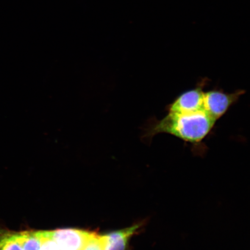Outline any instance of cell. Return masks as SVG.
<instances>
[{"instance_id": "7a4b0ae2", "label": "cell", "mask_w": 250, "mask_h": 250, "mask_svg": "<svg viewBox=\"0 0 250 250\" xmlns=\"http://www.w3.org/2000/svg\"><path fill=\"white\" fill-rule=\"evenodd\" d=\"M245 93V90L242 89L232 93L226 92L218 88L205 90L203 107L208 114L218 121L227 114Z\"/></svg>"}, {"instance_id": "ba28073f", "label": "cell", "mask_w": 250, "mask_h": 250, "mask_svg": "<svg viewBox=\"0 0 250 250\" xmlns=\"http://www.w3.org/2000/svg\"><path fill=\"white\" fill-rule=\"evenodd\" d=\"M104 236L93 233L81 250H104Z\"/></svg>"}, {"instance_id": "6da1fadb", "label": "cell", "mask_w": 250, "mask_h": 250, "mask_svg": "<svg viewBox=\"0 0 250 250\" xmlns=\"http://www.w3.org/2000/svg\"><path fill=\"white\" fill-rule=\"evenodd\" d=\"M144 133L151 140L157 134H167L184 142L199 146L214 129L217 121L205 110L192 112H169L161 120H152Z\"/></svg>"}, {"instance_id": "3957f363", "label": "cell", "mask_w": 250, "mask_h": 250, "mask_svg": "<svg viewBox=\"0 0 250 250\" xmlns=\"http://www.w3.org/2000/svg\"><path fill=\"white\" fill-rule=\"evenodd\" d=\"M208 82V79H203L193 88L180 94L167 105V111L169 112H192L205 110L203 101Z\"/></svg>"}, {"instance_id": "8992f818", "label": "cell", "mask_w": 250, "mask_h": 250, "mask_svg": "<svg viewBox=\"0 0 250 250\" xmlns=\"http://www.w3.org/2000/svg\"><path fill=\"white\" fill-rule=\"evenodd\" d=\"M16 240L24 250H40L42 246V239L39 231L37 232H13Z\"/></svg>"}, {"instance_id": "9c48e42d", "label": "cell", "mask_w": 250, "mask_h": 250, "mask_svg": "<svg viewBox=\"0 0 250 250\" xmlns=\"http://www.w3.org/2000/svg\"><path fill=\"white\" fill-rule=\"evenodd\" d=\"M39 233L42 239V246L40 250H62L54 240L43 236L42 231H39Z\"/></svg>"}, {"instance_id": "52a82bcc", "label": "cell", "mask_w": 250, "mask_h": 250, "mask_svg": "<svg viewBox=\"0 0 250 250\" xmlns=\"http://www.w3.org/2000/svg\"><path fill=\"white\" fill-rule=\"evenodd\" d=\"M0 250H24L11 232H0Z\"/></svg>"}, {"instance_id": "277c9868", "label": "cell", "mask_w": 250, "mask_h": 250, "mask_svg": "<svg viewBox=\"0 0 250 250\" xmlns=\"http://www.w3.org/2000/svg\"><path fill=\"white\" fill-rule=\"evenodd\" d=\"M43 236L54 240L62 250H81L93 233L76 229L42 231Z\"/></svg>"}, {"instance_id": "5b68a950", "label": "cell", "mask_w": 250, "mask_h": 250, "mask_svg": "<svg viewBox=\"0 0 250 250\" xmlns=\"http://www.w3.org/2000/svg\"><path fill=\"white\" fill-rule=\"evenodd\" d=\"M142 226V224H137L125 229L105 234L104 235V250H126L130 239Z\"/></svg>"}]
</instances>
